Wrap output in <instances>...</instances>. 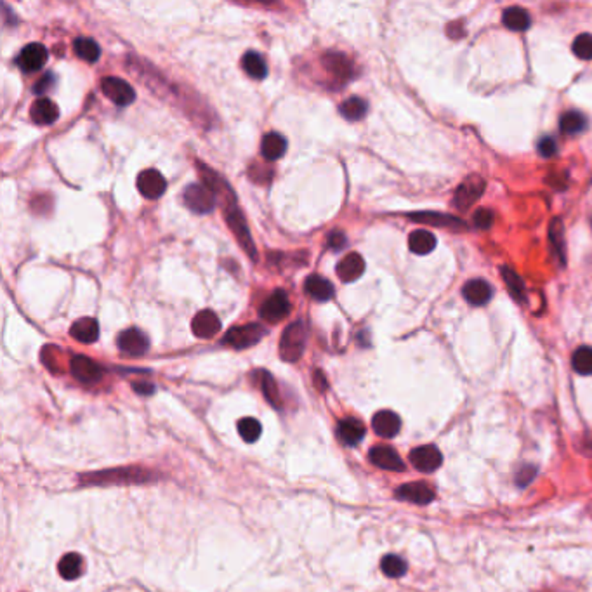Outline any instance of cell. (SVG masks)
Returning a JSON list of instances; mask_svg holds the SVG:
<instances>
[{
	"mask_svg": "<svg viewBox=\"0 0 592 592\" xmlns=\"http://www.w3.org/2000/svg\"><path fill=\"white\" fill-rule=\"evenodd\" d=\"M138 190L145 198L157 200L166 193L167 181L159 170L146 169L138 176Z\"/></svg>",
	"mask_w": 592,
	"mask_h": 592,
	"instance_id": "13",
	"label": "cell"
},
{
	"mask_svg": "<svg viewBox=\"0 0 592 592\" xmlns=\"http://www.w3.org/2000/svg\"><path fill=\"white\" fill-rule=\"evenodd\" d=\"M290 314V301L283 290H275L264 303L259 307V317L261 320L269 321V323H278L285 320Z\"/></svg>",
	"mask_w": 592,
	"mask_h": 592,
	"instance_id": "6",
	"label": "cell"
},
{
	"mask_svg": "<svg viewBox=\"0 0 592 592\" xmlns=\"http://www.w3.org/2000/svg\"><path fill=\"white\" fill-rule=\"evenodd\" d=\"M365 273V261L360 254H348L341 262L337 264V276L344 283L355 282L360 276Z\"/></svg>",
	"mask_w": 592,
	"mask_h": 592,
	"instance_id": "21",
	"label": "cell"
},
{
	"mask_svg": "<svg viewBox=\"0 0 592 592\" xmlns=\"http://www.w3.org/2000/svg\"><path fill=\"white\" fill-rule=\"evenodd\" d=\"M77 56L87 63H96L101 56V49L93 38H77L73 44Z\"/></svg>",
	"mask_w": 592,
	"mask_h": 592,
	"instance_id": "32",
	"label": "cell"
},
{
	"mask_svg": "<svg viewBox=\"0 0 592 592\" xmlns=\"http://www.w3.org/2000/svg\"><path fill=\"white\" fill-rule=\"evenodd\" d=\"M372 427L377 436L394 438L401 429V420H399L398 413L391 412V410H381L374 415Z\"/></svg>",
	"mask_w": 592,
	"mask_h": 592,
	"instance_id": "19",
	"label": "cell"
},
{
	"mask_svg": "<svg viewBox=\"0 0 592 592\" xmlns=\"http://www.w3.org/2000/svg\"><path fill=\"white\" fill-rule=\"evenodd\" d=\"M241 66H243L245 73L254 80H262L268 75V65H266L264 58L255 51L245 52L243 59H241Z\"/></svg>",
	"mask_w": 592,
	"mask_h": 592,
	"instance_id": "27",
	"label": "cell"
},
{
	"mask_svg": "<svg viewBox=\"0 0 592 592\" xmlns=\"http://www.w3.org/2000/svg\"><path fill=\"white\" fill-rule=\"evenodd\" d=\"M132 387H134L136 393L145 394V396L155 393V386H153V384H148V383H134V384H132Z\"/></svg>",
	"mask_w": 592,
	"mask_h": 592,
	"instance_id": "46",
	"label": "cell"
},
{
	"mask_svg": "<svg viewBox=\"0 0 592 592\" xmlns=\"http://www.w3.org/2000/svg\"><path fill=\"white\" fill-rule=\"evenodd\" d=\"M573 54L577 58L584 59V61H589L592 59V35L591 33H582L573 40Z\"/></svg>",
	"mask_w": 592,
	"mask_h": 592,
	"instance_id": "38",
	"label": "cell"
},
{
	"mask_svg": "<svg viewBox=\"0 0 592 592\" xmlns=\"http://www.w3.org/2000/svg\"><path fill=\"white\" fill-rule=\"evenodd\" d=\"M325 63V68L328 70V72L334 73L335 77H339V79L346 80L351 77L353 68H351V63H349V59L346 58L344 54H327V58L323 59Z\"/></svg>",
	"mask_w": 592,
	"mask_h": 592,
	"instance_id": "31",
	"label": "cell"
},
{
	"mask_svg": "<svg viewBox=\"0 0 592 592\" xmlns=\"http://www.w3.org/2000/svg\"><path fill=\"white\" fill-rule=\"evenodd\" d=\"M346 243H348V238H346L344 231L334 230L327 234V245L332 250H342V248L346 247Z\"/></svg>",
	"mask_w": 592,
	"mask_h": 592,
	"instance_id": "41",
	"label": "cell"
},
{
	"mask_svg": "<svg viewBox=\"0 0 592 592\" xmlns=\"http://www.w3.org/2000/svg\"><path fill=\"white\" fill-rule=\"evenodd\" d=\"M261 390H262V394H264V398L268 399V401L271 403L275 408H282V406H283L282 396H280L278 386H276V383H275V379L271 377V374H268V372L261 374Z\"/></svg>",
	"mask_w": 592,
	"mask_h": 592,
	"instance_id": "35",
	"label": "cell"
},
{
	"mask_svg": "<svg viewBox=\"0 0 592 592\" xmlns=\"http://www.w3.org/2000/svg\"><path fill=\"white\" fill-rule=\"evenodd\" d=\"M485 191V181L479 176H469L455 191V207L467 209L476 202Z\"/></svg>",
	"mask_w": 592,
	"mask_h": 592,
	"instance_id": "14",
	"label": "cell"
},
{
	"mask_svg": "<svg viewBox=\"0 0 592 592\" xmlns=\"http://www.w3.org/2000/svg\"><path fill=\"white\" fill-rule=\"evenodd\" d=\"M101 90L118 106H129L136 101V90L132 89L131 83L118 77H104L101 80Z\"/></svg>",
	"mask_w": 592,
	"mask_h": 592,
	"instance_id": "7",
	"label": "cell"
},
{
	"mask_svg": "<svg viewBox=\"0 0 592 592\" xmlns=\"http://www.w3.org/2000/svg\"><path fill=\"white\" fill-rule=\"evenodd\" d=\"M410 462L420 472H434L443 464V455L434 445H424L410 451Z\"/></svg>",
	"mask_w": 592,
	"mask_h": 592,
	"instance_id": "8",
	"label": "cell"
},
{
	"mask_svg": "<svg viewBox=\"0 0 592 592\" xmlns=\"http://www.w3.org/2000/svg\"><path fill=\"white\" fill-rule=\"evenodd\" d=\"M436 237H434L433 233H429V231L417 230L413 231V233H410L408 237V248L417 255L431 254V252L436 248Z\"/></svg>",
	"mask_w": 592,
	"mask_h": 592,
	"instance_id": "26",
	"label": "cell"
},
{
	"mask_svg": "<svg viewBox=\"0 0 592 592\" xmlns=\"http://www.w3.org/2000/svg\"><path fill=\"white\" fill-rule=\"evenodd\" d=\"M394 495L396 499L405 500V502L426 506V504L433 502L436 493H434V490L431 488L429 485H426V483L415 481V483H406V485H401L399 488H396Z\"/></svg>",
	"mask_w": 592,
	"mask_h": 592,
	"instance_id": "12",
	"label": "cell"
},
{
	"mask_svg": "<svg viewBox=\"0 0 592 592\" xmlns=\"http://www.w3.org/2000/svg\"><path fill=\"white\" fill-rule=\"evenodd\" d=\"M314 387H317L318 391L327 390V381H325L323 372H320V370H317V372H314Z\"/></svg>",
	"mask_w": 592,
	"mask_h": 592,
	"instance_id": "47",
	"label": "cell"
},
{
	"mask_svg": "<svg viewBox=\"0 0 592 592\" xmlns=\"http://www.w3.org/2000/svg\"><path fill=\"white\" fill-rule=\"evenodd\" d=\"M52 82H54V77H52L51 73H47V75H45L44 79L38 80L37 86L33 87V93L38 94V96H40V97H44V94L47 93V90L52 87Z\"/></svg>",
	"mask_w": 592,
	"mask_h": 592,
	"instance_id": "44",
	"label": "cell"
},
{
	"mask_svg": "<svg viewBox=\"0 0 592 592\" xmlns=\"http://www.w3.org/2000/svg\"><path fill=\"white\" fill-rule=\"evenodd\" d=\"M472 223L479 230H488L493 224V212L490 209H478L472 216Z\"/></svg>",
	"mask_w": 592,
	"mask_h": 592,
	"instance_id": "40",
	"label": "cell"
},
{
	"mask_svg": "<svg viewBox=\"0 0 592 592\" xmlns=\"http://www.w3.org/2000/svg\"><path fill=\"white\" fill-rule=\"evenodd\" d=\"M549 234H551L552 238V243H554V247L558 248V252L561 254V252H565V247H563L559 241L563 240V234H565V230H563L561 223H559V219H554V223H552L551 230H549Z\"/></svg>",
	"mask_w": 592,
	"mask_h": 592,
	"instance_id": "43",
	"label": "cell"
},
{
	"mask_svg": "<svg viewBox=\"0 0 592 592\" xmlns=\"http://www.w3.org/2000/svg\"><path fill=\"white\" fill-rule=\"evenodd\" d=\"M572 367L580 376H592V348L582 346L572 356Z\"/></svg>",
	"mask_w": 592,
	"mask_h": 592,
	"instance_id": "33",
	"label": "cell"
},
{
	"mask_svg": "<svg viewBox=\"0 0 592 592\" xmlns=\"http://www.w3.org/2000/svg\"><path fill=\"white\" fill-rule=\"evenodd\" d=\"M70 370H72L73 377L77 381L83 384H96L103 379L104 370L103 367L97 365L96 362H93L87 356H73L72 362H70Z\"/></svg>",
	"mask_w": 592,
	"mask_h": 592,
	"instance_id": "9",
	"label": "cell"
},
{
	"mask_svg": "<svg viewBox=\"0 0 592 592\" xmlns=\"http://www.w3.org/2000/svg\"><path fill=\"white\" fill-rule=\"evenodd\" d=\"M49 59L47 49L42 44H28L23 51L19 52L16 59V65L23 70L24 73H35L45 66Z\"/></svg>",
	"mask_w": 592,
	"mask_h": 592,
	"instance_id": "10",
	"label": "cell"
},
{
	"mask_svg": "<svg viewBox=\"0 0 592 592\" xmlns=\"http://www.w3.org/2000/svg\"><path fill=\"white\" fill-rule=\"evenodd\" d=\"M70 335L82 344H93L99 339V325L94 318H80L72 325Z\"/></svg>",
	"mask_w": 592,
	"mask_h": 592,
	"instance_id": "22",
	"label": "cell"
},
{
	"mask_svg": "<svg viewBox=\"0 0 592 592\" xmlns=\"http://www.w3.org/2000/svg\"><path fill=\"white\" fill-rule=\"evenodd\" d=\"M587 127V118L586 115L580 113V111L570 110L566 113L561 115L559 118V131L566 136L579 134V132L586 131Z\"/></svg>",
	"mask_w": 592,
	"mask_h": 592,
	"instance_id": "28",
	"label": "cell"
},
{
	"mask_svg": "<svg viewBox=\"0 0 592 592\" xmlns=\"http://www.w3.org/2000/svg\"><path fill=\"white\" fill-rule=\"evenodd\" d=\"M82 568H83V561L82 558H80V554H77V552L65 554L58 565L59 575H61L65 580L79 579L80 573H82Z\"/></svg>",
	"mask_w": 592,
	"mask_h": 592,
	"instance_id": "29",
	"label": "cell"
},
{
	"mask_svg": "<svg viewBox=\"0 0 592 592\" xmlns=\"http://www.w3.org/2000/svg\"><path fill=\"white\" fill-rule=\"evenodd\" d=\"M266 335V328L261 323H247L233 327L224 335L223 342L233 349H247L255 346Z\"/></svg>",
	"mask_w": 592,
	"mask_h": 592,
	"instance_id": "4",
	"label": "cell"
},
{
	"mask_svg": "<svg viewBox=\"0 0 592 592\" xmlns=\"http://www.w3.org/2000/svg\"><path fill=\"white\" fill-rule=\"evenodd\" d=\"M502 23L504 26L509 28L511 31H525L530 28L531 17L528 14L527 9L523 7H509V9L504 10L502 14Z\"/></svg>",
	"mask_w": 592,
	"mask_h": 592,
	"instance_id": "25",
	"label": "cell"
},
{
	"mask_svg": "<svg viewBox=\"0 0 592 592\" xmlns=\"http://www.w3.org/2000/svg\"><path fill=\"white\" fill-rule=\"evenodd\" d=\"M191 332L198 339H212L221 332V320L217 314L210 310L200 311L191 320Z\"/></svg>",
	"mask_w": 592,
	"mask_h": 592,
	"instance_id": "15",
	"label": "cell"
},
{
	"mask_svg": "<svg viewBox=\"0 0 592 592\" xmlns=\"http://www.w3.org/2000/svg\"><path fill=\"white\" fill-rule=\"evenodd\" d=\"M304 290H306L307 296L313 297L314 301H320V303L330 301L335 294L334 285L320 275H311L310 278H306V282H304Z\"/></svg>",
	"mask_w": 592,
	"mask_h": 592,
	"instance_id": "23",
	"label": "cell"
},
{
	"mask_svg": "<svg viewBox=\"0 0 592 592\" xmlns=\"http://www.w3.org/2000/svg\"><path fill=\"white\" fill-rule=\"evenodd\" d=\"M153 474L139 467H122L111 471L90 472L80 476L82 485H124V483H145L152 481Z\"/></svg>",
	"mask_w": 592,
	"mask_h": 592,
	"instance_id": "1",
	"label": "cell"
},
{
	"mask_svg": "<svg viewBox=\"0 0 592 592\" xmlns=\"http://www.w3.org/2000/svg\"><path fill=\"white\" fill-rule=\"evenodd\" d=\"M183 198L188 209L191 212L200 214V216L212 212L214 207H216V193L205 184H190L184 190Z\"/></svg>",
	"mask_w": 592,
	"mask_h": 592,
	"instance_id": "5",
	"label": "cell"
},
{
	"mask_svg": "<svg viewBox=\"0 0 592 592\" xmlns=\"http://www.w3.org/2000/svg\"><path fill=\"white\" fill-rule=\"evenodd\" d=\"M502 275H504V282H506V285L509 287L511 294H513L518 301H525L527 292H525V285L523 282H521L520 276L507 268H502Z\"/></svg>",
	"mask_w": 592,
	"mask_h": 592,
	"instance_id": "37",
	"label": "cell"
},
{
	"mask_svg": "<svg viewBox=\"0 0 592 592\" xmlns=\"http://www.w3.org/2000/svg\"><path fill=\"white\" fill-rule=\"evenodd\" d=\"M370 462L374 465L381 469H386V471H405V464H403L401 457L396 454L394 448L386 447V445H379V447H374L369 454Z\"/></svg>",
	"mask_w": 592,
	"mask_h": 592,
	"instance_id": "16",
	"label": "cell"
},
{
	"mask_svg": "<svg viewBox=\"0 0 592 592\" xmlns=\"http://www.w3.org/2000/svg\"><path fill=\"white\" fill-rule=\"evenodd\" d=\"M238 433H240V436L243 438V441H247V443H254V441H257L259 436H261L262 427L261 424H259V420L250 419V417H245V419L238 420Z\"/></svg>",
	"mask_w": 592,
	"mask_h": 592,
	"instance_id": "36",
	"label": "cell"
},
{
	"mask_svg": "<svg viewBox=\"0 0 592 592\" xmlns=\"http://www.w3.org/2000/svg\"><path fill=\"white\" fill-rule=\"evenodd\" d=\"M537 148L538 153H541L544 159H549V157H554L556 153H558V143L552 138H542Z\"/></svg>",
	"mask_w": 592,
	"mask_h": 592,
	"instance_id": "42",
	"label": "cell"
},
{
	"mask_svg": "<svg viewBox=\"0 0 592 592\" xmlns=\"http://www.w3.org/2000/svg\"><path fill=\"white\" fill-rule=\"evenodd\" d=\"M367 429L365 424L362 420L355 419V417H348V419H342L337 426V436L339 441L342 445H348V447H355L365 436Z\"/></svg>",
	"mask_w": 592,
	"mask_h": 592,
	"instance_id": "18",
	"label": "cell"
},
{
	"mask_svg": "<svg viewBox=\"0 0 592 592\" xmlns=\"http://www.w3.org/2000/svg\"><path fill=\"white\" fill-rule=\"evenodd\" d=\"M120 351L127 356H143L150 348V341L139 328H127L117 339Z\"/></svg>",
	"mask_w": 592,
	"mask_h": 592,
	"instance_id": "11",
	"label": "cell"
},
{
	"mask_svg": "<svg viewBox=\"0 0 592 592\" xmlns=\"http://www.w3.org/2000/svg\"><path fill=\"white\" fill-rule=\"evenodd\" d=\"M381 570H383L384 575L390 577V579H399V577L405 575L408 566H406L405 559H401L399 556L387 554L384 556L383 561H381Z\"/></svg>",
	"mask_w": 592,
	"mask_h": 592,
	"instance_id": "34",
	"label": "cell"
},
{
	"mask_svg": "<svg viewBox=\"0 0 592 592\" xmlns=\"http://www.w3.org/2000/svg\"><path fill=\"white\" fill-rule=\"evenodd\" d=\"M462 296L471 306H485V304L492 301L493 290L488 282L481 278H474L465 283L464 289H462Z\"/></svg>",
	"mask_w": 592,
	"mask_h": 592,
	"instance_id": "17",
	"label": "cell"
},
{
	"mask_svg": "<svg viewBox=\"0 0 592 592\" xmlns=\"http://www.w3.org/2000/svg\"><path fill=\"white\" fill-rule=\"evenodd\" d=\"M339 111H341V115L346 120L356 122L365 117L367 111H369V104H367V101L362 99V97L353 96L348 97V99L339 106Z\"/></svg>",
	"mask_w": 592,
	"mask_h": 592,
	"instance_id": "30",
	"label": "cell"
},
{
	"mask_svg": "<svg viewBox=\"0 0 592 592\" xmlns=\"http://www.w3.org/2000/svg\"><path fill=\"white\" fill-rule=\"evenodd\" d=\"M30 117L35 124L38 125H51L58 120L59 110L49 97H38L31 104Z\"/></svg>",
	"mask_w": 592,
	"mask_h": 592,
	"instance_id": "20",
	"label": "cell"
},
{
	"mask_svg": "<svg viewBox=\"0 0 592 592\" xmlns=\"http://www.w3.org/2000/svg\"><path fill=\"white\" fill-rule=\"evenodd\" d=\"M306 349V325L303 320L294 321L285 328L280 341V356L283 362L296 363Z\"/></svg>",
	"mask_w": 592,
	"mask_h": 592,
	"instance_id": "2",
	"label": "cell"
},
{
	"mask_svg": "<svg viewBox=\"0 0 592 592\" xmlns=\"http://www.w3.org/2000/svg\"><path fill=\"white\" fill-rule=\"evenodd\" d=\"M226 219L227 224H230L231 231L234 233V237L238 238V241H240V245L243 247V250L247 252L248 257H252L255 261L257 259V252H255V245L254 241H252L250 238V231H248L247 223H245L243 216H241L240 209H238L237 202H234V198L230 200V203H227L226 207Z\"/></svg>",
	"mask_w": 592,
	"mask_h": 592,
	"instance_id": "3",
	"label": "cell"
},
{
	"mask_svg": "<svg viewBox=\"0 0 592 592\" xmlns=\"http://www.w3.org/2000/svg\"><path fill=\"white\" fill-rule=\"evenodd\" d=\"M410 217L415 221H422V223L434 224V226H454V224H462V221L448 216H440V214H412Z\"/></svg>",
	"mask_w": 592,
	"mask_h": 592,
	"instance_id": "39",
	"label": "cell"
},
{
	"mask_svg": "<svg viewBox=\"0 0 592 592\" xmlns=\"http://www.w3.org/2000/svg\"><path fill=\"white\" fill-rule=\"evenodd\" d=\"M535 476V469L531 467V465H527V467H523L521 469L520 472H518V485H521V486H525V485H528V483L531 481V478H534Z\"/></svg>",
	"mask_w": 592,
	"mask_h": 592,
	"instance_id": "45",
	"label": "cell"
},
{
	"mask_svg": "<svg viewBox=\"0 0 592 592\" xmlns=\"http://www.w3.org/2000/svg\"><path fill=\"white\" fill-rule=\"evenodd\" d=\"M287 152V139L278 132H268L261 141V155L268 162L282 159Z\"/></svg>",
	"mask_w": 592,
	"mask_h": 592,
	"instance_id": "24",
	"label": "cell"
}]
</instances>
